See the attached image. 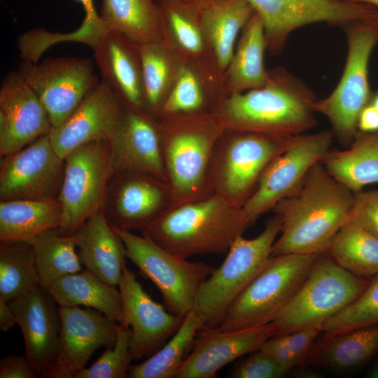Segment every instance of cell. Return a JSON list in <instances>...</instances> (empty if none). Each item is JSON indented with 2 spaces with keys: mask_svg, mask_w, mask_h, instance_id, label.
<instances>
[{
  "mask_svg": "<svg viewBox=\"0 0 378 378\" xmlns=\"http://www.w3.org/2000/svg\"><path fill=\"white\" fill-rule=\"evenodd\" d=\"M354 202L355 193L330 174L321 161L316 163L273 209L281 216L282 225L271 257L326 252L352 216Z\"/></svg>",
  "mask_w": 378,
  "mask_h": 378,
  "instance_id": "6da1fadb",
  "label": "cell"
},
{
  "mask_svg": "<svg viewBox=\"0 0 378 378\" xmlns=\"http://www.w3.org/2000/svg\"><path fill=\"white\" fill-rule=\"evenodd\" d=\"M316 100L304 82L279 67L268 70L265 85L226 96L212 113L225 130L286 138L304 134L316 125Z\"/></svg>",
  "mask_w": 378,
  "mask_h": 378,
  "instance_id": "7a4b0ae2",
  "label": "cell"
},
{
  "mask_svg": "<svg viewBox=\"0 0 378 378\" xmlns=\"http://www.w3.org/2000/svg\"><path fill=\"white\" fill-rule=\"evenodd\" d=\"M248 227L241 209L214 194L169 208L141 233L187 259L195 255L227 253Z\"/></svg>",
  "mask_w": 378,
  "mask_h": 378,
  "instance_id": "3957f363",
  "label": "cell"
},
{
  "mask_svg": "<svg viewBox=\"0 0 378 378\" xmlns=\"http://www.w3.org/2000/svg\"><path fill=\"white\" fill-rule=\"evenodd\" d=\"M158 120L172 190L170 208L214 195L209 172L225 128L212 113L170 115Z\"/></svg>",
  "mask_w": 378,
  "mask_h": 378,
  "instance_id": "277c9868",
  "label": "cell"
},
{
  "mask_svg": "<svg viewBox=\"0 0 378 378\" xmlns=\"http://www.w3.org/2000/svg\"><path fill=\"white\" fill-rule=\"evenodd\" d=\"M281 225V216L274 213L258 236L240 235L234 240L223 263L198 289L193 311L202 319V328L218 327L232 302L262 270Z\"/></svg>",
  "mask_w": 378,
  "mask_h": 378,
  "instance_id": "5b68a950",
  "label": "cell"
},
{
  "mask_svg": "<svg viewBox=\"0 0 378 378\" xmlns=\"http://www.w3.org/2000/svg\"><path fill=\"white\" fill-rule=\"evenodd\" d=\"M295 136L225 130L212 158L209 172L212 193L241 209L255 191L265 169L290 146Z\"/></svg>",
  "mask_w": 378,
  "mask_h": 378,
  "instance_id": "8992f818",
  "label": "cell"
},
{
  "mask_svg": "<svg viewBox=\"0 0 378 378\" xmlns=\"http://www.w3.org/2000/svg\"><path fill=\"white\" fill-rule=\"evenodd\" d=\"M370 281L337 265L326 252L317 256L306 279L272 320L273 336L309 327H323L335 314L351 303Z\"/></svg>",
  "mask_w": 378,
  "mask_h": 378,
  "instance_id": "52a82bcc",
  "label": "cell"
},
{
  "mask_svg": "<svg viewBox=\"0 0 378 378\" xmlns=\"http://www.w3.org/2000/svg\"><path fill=\"white\" fill-rule=\"evenodd\" d=\"M376 18L355 22L344 27L348 51L343 74L332 93L324 99H316L313 105L314 112L327 118L334 136L345 147L350 145L358 131L359 115L370 103L373 94L369 84L368 67L378 42Z\"/></svg>",
  "mask_w": 378,
  "mask_h": 378,
  "instance_id": "ba28073f",
  "label": "cell"
},
{
  "mask_svg": "<svg viewBox=\"0 0 378 378\" xmlns=\"http://www.w3.org/2000/svg\"><path fill=\"white\" fill-rule=\"evenodd\" d=\"M318 254L271 257L214 328L235 330L271 323L296 294Z\"/></svg>",
  "mask_w": 378,
  "mask_h": 378,
  "instance_id": "9c48e42d",
  "label": "cell"
},
{
  "mask_svg": "<svg viewBox=\"0 0 378 378\" xmlns=\"http://www.w3.org/2000/svg\"><path fill=\"white\" fill-rule=\"evenodd\" d=\"M112 228L123 241L127 258L156 286L169 312L185 317L193 310L200 286L216 268L178 257L145 235Z\"/></svg>",
  "mask_w": 378,
  "mask_h": 378,
  "instance_id": "30bf717a",
  "label": "cell"
},
{
  "mask_svg": "<svg viewBox=\"0 0 378 378\" xmlns=\"http://www.w3.org/2000/svg\"><path fill=\"white\" fill-rule=\"evenodd\" d=\"M65 173L59 201L62 206L59 232L72 236L102 211L113 169L108 140L78 146L65 158Z\"/></svg>",
  "mask_w": 378,
  "mask_h": 378,
  "instance_id": "8fae6325",
  "label": "cell"
},
{
  "mask_svg": "<svg viewBox=\"0 0 378 378\" xmlns=\"http://www.w3.org/2000/svg\"><path fill=\"white\" fill-rule=\"evenodd\" d=\"M261 18L267 50L281 54L288 36L307 24L325 22L345 27L378 16V9L361 3L344 0H247Z\"/></svg>",
  "mask_w": 378,
  "mask_h": 378,
  "instance_id": "7c38bea8",
  "label": "cell"
},
{
  "mask_svg": "<svg viewBox=\"0 0 378 378\" xmlns=\"http://www.w3.org/2000/svg\"><path fill=\"white\" fill-rule=\"evenodd\" d=\"M89 58L48 57L41 63L22 61L18 71L35 92L52 128L64 123L100 81Z\"/></svg>",
  "mask_w": 378,
  "mask_h": 378,
  "instance_id": "4fadbf2b",
  "label": "cell"
},
{
  "mask_svg": "<svg viewBox=\"0 0 378 378\" xmlns=\"http://www.w3.org/2000/svg\"><path fill=\"white\" fill-rule=\"evenodd\" d=\"M334 136L330 130L294 137L290 146L267 166L255 191L241 208L249 226L296 189L330 150Z\"/></svg>",
  "mask_w": 378,
  "mask_h": 378,
  "instance_id": "5bb4252c",
  "label": "cell"
},
{
  "mask_svg": "<svg viewBox=\"0 0 378 378\" xmlns=\"http://www.w3.org/2000/svg\"><path fill=\"white\" fill-rule=\"evenodd\" d=\"M2 158L0 201L58 200L65 160L52 148L49 134Z\"/></svg>",
  "mask_w": 378,
  "mask_h": 378,
  "instance_id": "9a60e30c",
  "label": "cell"
},
{
  "mask_svg": "<svg viewBox=\"0 0 378 378\" xmlns=\"http://www.w3.org/2000/svg\"><path fill=\"white\" fill-rule=\"evenodd\" d=\"M171 203L167 181L139 172H119L109 180L101 211L111 227L142 232Z\"/></svg>",
  "mask_w": 378,
  "mask_h": 378,
  "instance_id": "2e32d148",
  "label": "cell"
},
{
  "mask_svg": "<svg viewBox=\"0 0 378 378\" xmlns=\"http://www.w3.org/2000/svg\"><path fill=\"white\" fill-rule=\"evenodd\" d=\"M59 312L58 353L48 378H76L97 349L113 347L119 323L88 307L59 306Z\"/></svg>",
  "mask_w": 378,
  "mask_h": 378,
  "instance_id": "e0dca14e",
  "label": "cell"
},
{
  "mask_svg": "<svg viewBox=\"0 0 378 378\" xmlns=\"http://www.w3.org/2000/svg\"><path fill=\"white\" fill-rule=\"evenodd\" d=\"M125 322L131 329L132 360L158 351L181 326L183 316L169 313L144 290L136 274L127 266L118 285Z\"/></svg>",
  "mask_w": 378,
  "mask_h": 378,
  "instance_id": "ac0fdd59",
  "label": "cell"
},
{
  "mask_svg": "<svg viewBox=\"0 0 378 378\" xmlns=\"http://www.w3.org/2000/svg\"><path fill=\"white\" fill-rule=\"evenodd\" d=\"M21 329L25 353L38 377L48 378L57 358L61 321L59 305L48 290L38 285L8 302Z\"/></svg>",
  "mask_w": 378,
  "mask_h": 378,
  "instance_id": "d6986e66",
  "label": "cell"
},
{
  "mask_svg": "<svg viewBox=\"0 0 378 378\" xmlns=\"http://www.w3.org/2000/svg\"><path fill=\"white\" fill-rule=\"evenodd\" d=\"M52 129L46 108L18 71L0 88V155L19 151Z\"/></svg>",
  "mask_w": 378,
  "mask_h": 378,
  "instance_id": "ffe728a7",
  "label": "cell"
},
{
  "mask_svg": "<svg viewBox=\"0 0 378 378\" xmlns=\"http://www.w3.org/2000/svg\"><path fill=\"white\" fill-rule=\"evenodd\" d=\"M124 105L103 80L85 97L69 119L49 134L55 152L64 158L85 144L110 140L120 123Z\"/></svg>",
  "mask_w": 378,
  "mask_h": 378,
  "instance_id": "44dd1931",
  "label": "cell"
},
{
  "mask_svg": "<svg viewBox=\"0 0 378 378\" xmlns=\"http://www.w3.org/2000/svg\"><path fill=\"white\" fill-rule=\"evenodd\" d=\"M109 143L113 172H139L168 182L159 123L155 118L124 106Z\"/></svg>",
  "mask_w": 378,
  "mask_h": 378,
  "instance_id": "7402d4cb",
  "label": "cell"
},
{
  "mask_svg": "<svg viewBox=\"0 0 378 378\" xmlns=\"http://www.w3.org/2000/svg\"><path fill=\"white\" fill-rule=\"evenodd\" d=\"M270 323L235 330L202 328L174 378H212L227 364L258 350L272 337Z\"/></svg>",
  "mask_w": 378,
  "mask_h": 378,
  "instance_id": "603a6c76",
  "label": "cell"
},
{
  "mask_svg": "<svg viewBox=\"0 0 378 378\" xmlns=\"http://www.w3.org/2000/svg\"><path fill=\"white\" fill-rule=\"evenodd\" d=\"M93 50L103 80L122 104L143 111V66L138 43L122 32L109 29Z\"/></svg>",
  "mask_w": 378,
  "mask_h": 378,
  "instance_id": "cb8c5ba5",
  "label": "cell"
},
{
  "mask_svg": "<svg viewBox=\"0 0 378 378\" xmlns=\"http://www.w3.org/2000/svg\"><path fill=\"white\" fill-rule=\"evenodd\" d=\"M225 97L224 72L215 59H185L158 119L212 113Z\"/></svg>",
  "mask_w": 378,
  "mask_h": 378,
  "instance_id": "d4e9b609",
  "label": "cell"
},
{
  "mask_svg": "<svg viewBox=\"0 0 378 378\" xmlns=\"http://www.w3.org/2000/svg\"><path fill=\"white\" fill-rule=\"evenodd\" d=\"M74 236L82 265L103 281L118 286L126 267V250L102 211L88 218Z\"/></svg>",
  "mask_w": 378,
  "mask_h": 378,
  "instance_id": "484cf974",
  "label": "cell"
},
{
  "mask_svg": "<svg viewBox=\"0 0 378 378\" xmlns=\"http://www.w3.org/2000/svg\"><path fill=\"white\" fill-rule=\"evenodd\" d=\"M204 1L157 3L162 39L186 59H215L200 20Z\"/></svg>",
  "mask_w": 378,
  "mask_h": 378,
  "instance_id": "4316f807",
  "label": "cell"
},
{
  "mask_svg": "<svg viewBox=\"0 0 378 378\" xmlns=\"http://www.w3.org/2000/svg\"><path fill=\"white\" fill-rule=\"evenodd\" d=\"M267 50L263 22L254 12L241 31L231 61L224 71L226 96L265 85L268 70L265 67Z\"/></svg>",
  "mask_w": 378,
  "mask_h": 378,
  "instance_id": "83f0119b",
  "label": "cell"
},
{
  "mask_svg": "<svg viewBox=\"0 0 378 378\" xmlns=\"http://www.w3.org/2000/svg\"><path fill=\"white\" fill-rule=\"evenodd\" d=\"M62 216L59 200L0 201V241L32 245L44 232L59 228Z\"/></svg>",
  "mask_w": 378,
  "mask_h": 378,
  "instance_id": "f1b7e54d",
  "label": "cell"
},
{
  "mask_svg": "<svg viewBox=\"0 0 378 378\" xmlns=\"http://www.w3.org/2000/svg\"><path fill=\"white\" fill-rule=\"evenodd\" d=\"M254 10L247 0H204L200 20L218 67L224 72L237 38Z\"/></svg>",
  "mask_w": 378,
  "mask_h": 378,
  "instance_id": "f546056e",
  "label": "cell"
},
{
  "mask_svg": "<svg viewBox=\"0 0 378 378\" xmlns=\"http://www.w3.org/2000/svg\"><path fill=\"white\" fill-rule=\"evenodd\" d=\"M326 171L354 193L378 183V131H358L344 150H329L321 160Z\"/></svg>",
  "mask_w": 378,
  "mask_h": 378,
  "instance_id": "4dcf8cb0",
  "label": "cell"
},
{
  "mask_svg": "<svg viewBox=\"0 0 378 378\" xmlns=\"http://www.w3.org/2000/svg\"><path fill=\"white\" fill-rule=\"evenodd\" d=\"M47 289L59 306L83 305L118 323H126L120 290L87 269L58 279Z\"/></svg>",
  "mask_w": 378,
  "mask_h": 378,
  "instance_id": "1f68e13d",
  "label": "cell"
},
{
  "mask_svg": "<svg viewBox=\"0 0 378 378\" xmlns=\"http://www.w3.org/2000/svg\"><path fill=\"white\" fill-rule=\"evenodd\" d=\"M138 46L143 66V111L158 120L185 59L162 39Z\"/></svg>",
  "mask_w": 378,
  "mask_h": 378,
  "instance_id": "d6a6232c",
  "label": "cell"
},
{
  "mask_svg": "<svg viewBox=\"0 0 378 378\" xmlns=\"http://www.w3.org/2000/svg\"><path fill=\"white\" fill-rule=\"evenodd\" d=\"M326 253L356 276L378 275V237L354 216L336 233Z\"/></svg>",
  "mask_w": 378,
  "mask_h": 378,
  "instance_id": "836d02e7",
  "label": "cell"
},
{
  "mask_svg": "<svg viewBox=\"0 0 378 378\" xmlns=\"http://www.w3.org/2000/svg\"><path fill=\"white\" fill-rule=\"evenodd\" d=\"M99 17L108 29L122 32L136 43L162 39L154 0H103Z\"/></svg>",
  "mask_w": 378,
  "mask_h": 378,
  "instance_id": "e575fe53",
  "label": "cell"
},
{
  "mask_svg": "<svg viewBox=\"0 0 378 378\" xmlns=\"http://www.w3.org/2000/svg\"><path fill=\"white\" fill-rule=\"evenodd\" d=\"M202 327V319L192 310L169 342L144 362L130 365L127 377L174 378Z\"/></svg>",
  "mask_w": 378,
  "mask_h": 378,
  "instance_id": "d590c367",
  "label": "cell"
},
{
  "mask_svg": "<svg viewBox=\"0 0 378 378\" xmlns=\"http://www.w3.org/2000/svg\"><path fill=\"white\" fill-rule=\"evenodd\" d=\"M378 353V324L326 339L317 354L318 365L334 370L356 368Z\"/></svg>",
  "mask_w": 378,
  "mask_h": 378,
  "instance_id": "8d00e7d4",
  "label": "cell"
},
{
  "mask_svg": "<svg viewBox=\"0 0 378 378\" xmlns=\"http://www.w3.org/2000/svg\"><path fill=\"white\" fill-rule=\"evenodd\" d=\"M33 246L40 285L48 288L58 279L83 270L75 236H64L58 228L39 235Z\"/></svg>",
  "mask_w": 378,
  "mask_h": 378,
  "instance_id": "74e56055",
  "label": "cell"
},
{
  "mask_svg": "<svg viewBox=\"0 0 378 378\" xmlns=\"http://www.w3.org/2000/svg\"><path fill=\"white\" fill-rule=\"evenodd\" d=\"M40 285L33 246L0 244V298L9 302Z\"/></svg>",
  "mask_w": 378,
  "mask_h": 378,
  "instance_id": "f35d334b",
  "label": "cell"
},
{
  "mask_svg": "<svg viewBox=\"0 0 378 378\" xmlns=\"http://www.w3.org/2000/svg\"><path fill=\"white\" fill-rule=\"evenodd\" d=\"M374 324H378V275L358 298L323 323L322 332L328 339Z\"/></svg>",
  "mask_w": 378,
  "mask_h": 378,
  "instance_id": "ab89813d",
  "label": "cell"
},
{
  "mask_svg": "<svg viewBox=\"0 0 378 378\" xmlns=\"http://www.w3.org/2000/svg\"><path fill=\"white\" fill-rule=\"evenodd\" d=\"M321 332V328L309 327L273 336L267 340L259 349L272 356L288 372L307 356Z\"/></svg>",
  "mask_w": 378,
  "mask_h": 378,
  "instance_id": "60d3db41",
  "label": "cell"
},
{
  "mask_svg": "<svg viewBox=\"0 0 378 378\" xmlns=\"http://www.w3.org/2000/svg\"><path fill=\"white\" fill-rule=\"evenodd\" d=\"M131 329L126 323L118 326L117 340L112 348L107 349L89 368H85L76 378H125L127 377L132 361L130 348Z\"/></svg>",
  "mask_w": 378,
  "mask_h": 378,
  "instance_id": "b9f144b4",
  "label": "cell"
},
{
  "mask_svg": "<svg viewBox=\"0 0 378 378\" xmlns=\"http://www.w3.org/2000/svg\"><path fill=\"white\" fill-rule=\"evenodd\" d=\"M287 372L265 351L258 349L242 360L230 372L232 378H279Z\"/></svg>",
  "mask_w": 378,
  "mask_h": 378,
  "instance_id": "7bdbcfd3",
  "label": "cell"
},
{
  "mask_svg": "<svg viewBox=\"0 0 378 378\" xmlns=\"http://www.w3.org/2000/svg\"><path fill=\"white\" fill-rule=\"evenodd\" d=\"M352 216L378 237V190L355 193Z\"/></svg>",
  "mask_w": 378,
  "mask_h": 378,
  "instance_id": "ee69618b",
  "label": "cell"
},
{
  "mask_svg": "<svg viewBox=\"0 0 378 378\" xmlns=\"http://www.w3.org/2000/svg\"><path fill=\"white\" fill-rule=\"evenodd\" d=\"M38 375L27 358L8 354L0 360V378H36Z\"/></svg>",
  "mask_w": 378,
  "mask_h": 378,
  "instance_id": "f6af8a7d",
  "label": "cell"
},
{
  "mask_svg": "<svg viewBox=\"0 0 378 378\" xmlns=\"http://www.w3.org/2000/svg\"><path fill=\"white\" fill-rule=\"evenodd\" d=\"M359 131L372 132L378 131V109L371 103L361 111L358 121Z\"/></svg>",
  "mask_w": 378,
  "mask_h": 378,
  "instance_id": "bcb514c9",
  "label": "cell"
},
{
  "mask_svg": "<svg viewBox=\"0 0 378 378\" xmlns=\"http://www.w3.org/2000/svg\"><path fill=\"white\" fill-rule=\"evenodd\" d=\"M18 325L17 318L8 302L0 298V330L7 332Z\"/></svg>",
  "mask_w": 378,
  "mask_h": 378,
  "instance_id": "7dc6e473",
  "label": "cell"
},
{
  "mask_svg": "<svg viewBox=\"0 0 378 378\" xmlns=\"http://www.w3.org/2000/svg\"><path fill=\"white\" fill-rule=\"evenodd\" d=\"M80 3L85 13V17H94L98 15L96 12L93 0H75Z\"/></svg>",
  "mask_w": 378,
  "mask_h": 378,
  "instance_id": "c3c4849f",
  "label": "cell"
},
{
  "mask_svg": "<svg viewBox=\"0 0 378 378\" xmlns=\"http://www.w3.org/2000/svg\"><path fill=\"white\" fill-rule=\"evenodd\" d=\"M351 2L365 4L375 7L378 9V0H344Z\"/></svg>",
  "mask_w": 378,
  "mask_h": 378,
  "instance_id": "681fc988",
  "label": "cell"
},
{
  "mask_svg": "<svg viewBox=\"0 0 378 378\" xmlns=\"http://www.w3.org/2000/svg\"><path fill=\"white\" fill-rule=\"evenodd\" d=\"M368 375L370 377L378 378V362L372 366Z\"/></svg>",
  "mask_w": 378,
  "mask_h": 378,
  "instance_id": "f907efd6",
  "label": "cell"
},
{
  "mask_svg": "<svg viewBox=\"0 0 378 378\" xmlns=\"http://www.w3.org/2000/svg\"><path fill=\"white\" fill-rule=\"evenodd\" d=\"M370 103L378 109V92L372 94Z\"/></svg>",
  "mask_w": 378,
  "mask_h": 378,
  "instance_id": "816d5d0a",
  "label": "cell"
},
{
  "mask_svg": "<svg viewBox=\"0 0 378 378\" xmlns=\"http://www.w3.org/2000/svg\"><path fill=\"white\" fill-rule=\"evenodd\" d=\"M377 28V36H378V17L376 18Z\"/></svg>",
  "mask_w": 378,
  "mask_h": 378,
  "instance_id": "f5cc1de1",
  "label": "cell"
},
{
  "mask_svg": "<svg viewBox=\"0 0 378 378\" xmlns=\"http://www.w3.org/2000/svg\"><path fill=\"white\" fill-rule=\"evenodd\" d=\"M154 1H155V0H154ZM162 1H164V0H155V2H156V3H158V2ZM183 1H186V0H183Z\"/></svg>",
  "mask_w": 378,
  "mask_h": 378,
  "instance_id": "db71d44e",
  "label": "cell"
}]
</instances>
